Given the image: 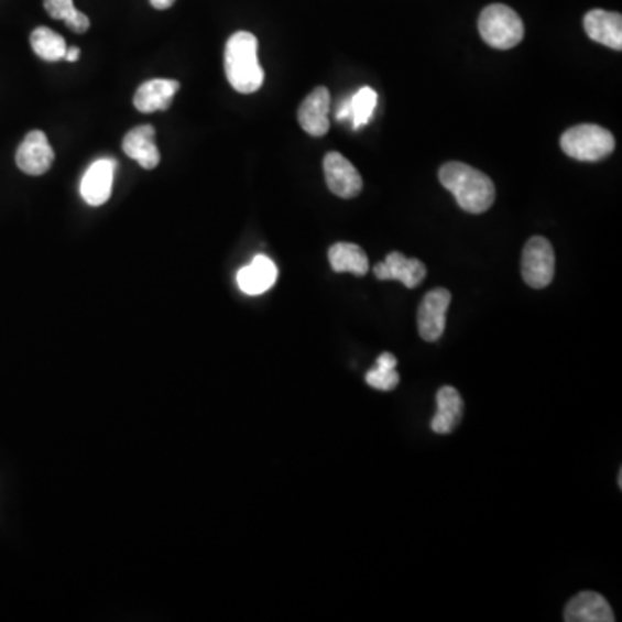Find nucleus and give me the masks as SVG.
<instances>
[{
	"label": "nucleus",
	"instance_id": "a211bd4d",
	"mask_svg": "<svg viewBox=\"0 0 622 622\" xmlns=\"http://www.w3.org/2000/svg\"><path fill=\"white\" fill-rule=\"evenodd\" d=\"M329 261L334 272L353 273L363 277L369 272V258L360 245L351 242H338L329 249Z\"/></svg>",
	"mask_w": 622,
	"mask_h": 622
},
{
	"label": "nucleus",
	"instance_id": "6e6552de",
	"mask_svg": "<svg viewBox=\"0 0 622 622\" xmlns=\"http://www.w3.org/2000/svg\"><path fill=\"white\" fill-rule=\"evenodd\" d=\"M54 157V149L48 144L47 135L41 130H33L18 148L17 165L26 175L39 177L51 170Z\"/></svg>",
	"mask_w": 622,
	"mask_h": 622
},
{
	"label": "nucleus",
	"instance_id": "b1692460",
	"mask_svg": "<svg viewBox=\"0 0 622 622\" xmlns=\"http://www.w3.org/2000/svg\"><path fill=\"white\" fill-rule=\"evenodd\" d=\"M175 4V0H151V6L157 11H165V9L172 8Z\"/></svg>",
	"mask_w": 622,
	"mask_h": 622
},
{
	"label": "nucleus",
	"instance_id": "5701e85b",
	"mask_svg": "<svg viewBox=\"0 0 622 622\" xmlns=\"http://www.w3.org/2000/svg\"><path fill=\"white\" fill-rule=\"evenodd\" d=\"M336 120L338 121H351V101L350 97L342 99L341 105L336 109Z\"/></svg>",
	"mask_w": 622,
	"mask_h": 622
},
{
	"label": "nucleus",
	"instance_id": "423d86ee",
	"mask_svg": "<svg viewBox=\"0 0 622 622\" xmlns=\"http://www.w3.org/2000/svg\"><path fill=\"white\" fill-rule=\"evenodd\" d=\"M451 305V293L448 290L429 291L418 306V334L427 342H436L446 329V312Z\"/></svg>",
	"mask_w": 622,
	"mask_h": 622
},
{
	"label": "nucleus",
	"instance_id": "20e7f679",
	"mask_svg": "<svg viewBox=\"0 0 622 622\" xmlns=\"http://www.w3.org/2000/svg\"><path fill=\"white\" fill-rule=\"evenodd\" d=\"M479 33L482 41L491 47L506 51L521 44L524 39V23L517 12L509 6L491 4L479 17Z\"/></svg>",
	"mask_w": 622,
	"mask_h": 622
},
{
	"label": "nucleus",
	"instance_id": "39448f33",
	"mask_svg": "<svg viewBox=\"0 0 622 622\" xmlns=\"http://www.w3.org/2000/svg\"><path fill=\"white\" fill-rule=\"evenodd\" d=\"M522 277L533 290H545L554 281L555 251L545 238H531L522 251Z\"/></svg>",
	"mask_w": 622,
	"mask_h": 622
},
{
	"label": "nucleus",
	"instance_id": "f257e3e1",
	"mask_svg": "<svg viewBox=\"0 0 622 622\" xmlns=\"http://www.w3.org/2000/svg\"><path fill=\"white\" fill-rule=\"evenodd\" d=\"M439 182L450 190L458 206L467 214H484L493 206L494 184L487 173L479 172L466 163L451 161L439 170Z\"/></svg>",
	"mask_w": 622,
	"mask_h": 622
},
{
	"label": "nucleus",
	"instance_id": "6ab92c4d",
	"mask_svg": "<svg viewBox=\"0 0 622 622\" xmlns=\"http://www.w3.org/2000/svg\"><path fill=\"white\" fill-rule=\"evenodd\" d=\"M30 44H32L33 53L36 56L51 61V63L65 59L66 51H68L65 39L47 26H39V29L33 30L32 35H30Z\"/></svg>",
	"mask_w": 622,
	"mask_h": 622
},
{
	"label": "nucleus",
	"instance_id": "9b49d317",
	"mask_svg": "<svg viewBox=\"0 0 622 622\" xmlns=\"http://www.w3.org/2000/svg\"><path fill=\"white\" fill-rule=\"evenodd\" d=\"M114 168L113 160H99L87 170L81 181V196L90 206H101L108 203L113 190Z\"/></svg>",
	"mask_w": 622,
	"mask_h": 622
},
{
	"label": "nucleus",
	"instance_id": "ddd939ff",
	"mask_svg": "<svg viewBox=\"0 0 622 622\" xmlns=\"http://www.w3.org/2000/svg\"><path fill=\"white\" fill-rule=\"evenodd\" d=\"M279 270L265 254H258L254 260L239 270L238 284L239 290L248 296H260L272 290L273 284L277 282Z\"/></svg>",
	"mask_w": 622,
	"mask_h": 622
},
{
	"label": "nucleus",
	"instance_id": "dca6fc26",
	"mask_svg": "<svg viewBox=\"0 0 622 622\" xmlns=\"http://www.w3.org/2000/svg\"><path fill=\"white\" fill-rule=\"evenodd\" d=\"M181 89V84L175 80H149L137 89L133 105L141 113H156L166 111L172 106L173 96Z\"/></svg>",
	"mask_w": 622,
	"mask_h": 622
},
{
	"label": "nucleus",
	"instance_id": "393cba45",
	"mask_svg": "<svg viewBox=\"0 0 622 622\" xmlns=\"http://www.w3.org/2000/svg\"><path fill=\"white\" fill-rule=\"evenodd\" d=\"M78 57H80V48L68 47V51H66L65 59L69 61V63H77Z\"/></svg>",
	"mask_w": 622,
	"mask_h": 622
},
{
	"label": "nucleus",
	"instance_id": "4468645a",
	"mask_svg": "<svg viewBox=\"0 0 622 622\" xmlns=\"http://www.w3.org/2000/svg\"><path fill=\"white\" fill-rule=\"evenodd\" d=\"M585 32L591 41L599 42L605 47L622 48V17L619 12L593 9L585 17Z\"/></svg>",
	"mask_w": 622,
	"mask_h": 622
},
{
	"label": "nucleus",
	"instance_id": "1a4fd4ad",
	"mask_svg": "<svg viewBox=\"0 0 622 622\" xmlns=\"http://www.w3.org/2000/svg\"><path fill=\"white\" fill-rule=\"evenodd\" d=\"M373 273L379 281H400L408 290H415L426 279L427 269L421 260L406 258L405 254L394 251L388 254L382 263L373 266Z\"/></svg>",
	"mask_w": 622,
	"mask_h": 622
},
{
	"label": "nucleus",
	"instance_id": "0eeeda50",
	"mask_svg": "<svg viewBox=\"0 0 622 622\" xmlns=\"http://www.w3.org/2000/svg\"><path fill=\"white\" fill-rule=\"evenodd\" d=\"M324 175L330 193L342 199H353L362 193V175L358 173L351 161L346 160L341 153H329L324 157Z\"/></svg>",
	"mask_w": 622,
	"mask_h": 622
},
{
	"label": "nucleus",
	"instance_id": "f3484780",
	"mask_svg": "<svg viewBox=\"0 0 622 622\" xmlns=\"http://www.w3.org/2000/svg\"><path fill=\"white\" fill-rule=\"evenodd\" d=\"M436 402H438V414L434 415L430 429L436 434L454 433L455 427L462 421V396L451 385H445L438 391Z\"/></svg>",
	"mask_w": 622,
	"mask_h": 622
},
{
	"label": "nucleus",
	"instance_id": "4be33fe9",
	"mask_svg": "<svg viewBox=\"0 0 622 622\" xmlns=\"http://www.w3.org/2000/svg\"><path fill=\"white\" fill-rule=\"evenodd\" d=\"M351 101V124L353 129H362L363 124H369L372 120L373 111L378 106V92L370 87H362L357 94L350 96Z\"/></svg>",
	"mask_w": 622,
	"mask_h": 622
},
{
	"label": "nucleus",
	"instance_id": "f03ea898",
	"mask_svg": "<svg viewBox=\"0 0 622 622\" xmlns=\"http://www.w3.org/2000/svg\"><path fill=\"white\" fill-rule=\"evenodd\" d=\"M226 75L233 90L253 94L261 89L265 72L258 61V39L253 33L238 32L226 45Z\"/></svg>",
	"mask_w": 622,
	"mask_h": 622
},
{
	"label": "nucleus",
	"instance_id": "9d476101",
	"mask_svg": "<svg viewBox=\"0 0 622 622\" xmlns=\"http://www.w3.org/2000/svg\"><path fill=\"white\" fill-rule=\"evenodd\" d=\"M329 111L330 92L326 87H317L299 106L297 120L309 135L324 137L330 129Z\"/></svg>",
	"mask_w": 622,
	"mask_h": 622
},
{
	"label": "nucleus",
	"instance_id": "2eb2a0df",
	"mask_svg": "<svg viewBox=\"0 0 622 622\" xmlns=\"http://www.w3.org/2000/svg\"><path fill=\"white\" fill-rule=\"evenodd\" d=\"M154 132L151 124H141L130 130L123 139V151L144 170H154L160 165V149L154 142Z\"/></svg>",
	"mask_w": 622,
	"mask_h": 622
},
{
	"label": "nucleus",
	"instance_id": "f8f14e48",
	"mask_svg": "<svg viewBox=\"0 0 622 622\" xmlns=\"http://www.w3.org/2000/svg\"><path fill=\"white\" fill-rule=\"evenodd\" d=\"M567 622H614L615 615L602 594L582 591L567 603L564 611Z\"/></svg>",
	"mask_w": 622,
	"mask_h": 622
},
{
	"label": "nucleus",
	"instance_id": "7ed1b4c3",
	"mask_svg": "<svg viewBox=\"0 0 622 622\" xmlns=\"http://www.w3.org/2000/svg\"><path fill=\"white\" fill-rule=\"evenodd\" d=\"M560 148L578 161H602L614 153L615 139L599 124H576L564 133Z\"/></svg>",
	"mask_w": 622,
	"mask_h": 622
},
{
	"label": "nucleus",
	"instance_id": "412c9836",
	"mask_svg": "<svg viewBox=\"0 0 622 622\" xmlns=\"http://www.w3.org/2000/svg\"><path fill=\"white\" fill-rule=\"evenodd\" d=\"M44 8L48 17L65 21L66 26L75 33H85L90 29L89 17L78 11L73 0H44Z\"/></svg>",
	"mask_w": 622,
	"mask_h": 622
},
{
	"label": "nucleus",
	"instance_id": "aec40b11",
	"mask_svg": "<svg viewBox=\"0 0 622 622\" xmlns=\"http://www.w3.org/2000/svg\"><path fill=\"white\" fill-rule=\"evenodd\" d=\"M397 360L394 354L381 353L375 367L367 372L365 382L379 391H393L400 384V373L396 372Z\"/></svg>",
	"mask_w": 622,
	"mask_h": 622
}]
</instances>
